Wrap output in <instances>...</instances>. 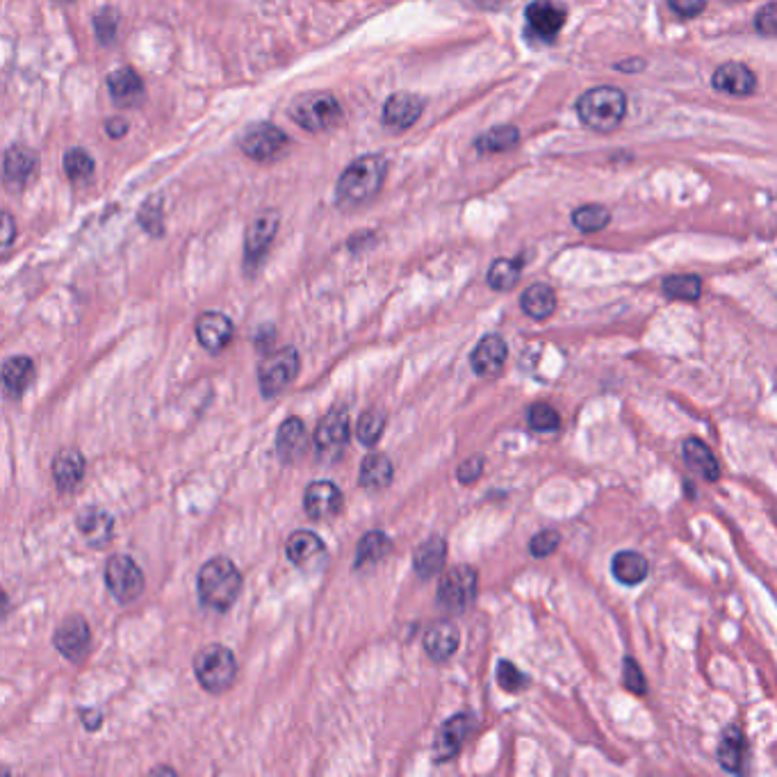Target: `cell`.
I'll use <instances>...</instances> for the list:
<instances>
[{"label": "cell", "mask_w": 777, "mask_h": 777, "mask_svg": "<svg viewBox=\"0 0 777 777\" xmlns=\"http://www.w3.org/2000/svg\"><path fill=\"white\" fill-rule=\"evenodd\" d=\"M60 3H71V0H60Z\"/></svg>", "instance_id": "obj_53"}, {"label": "cell", "mask_w": 777, "mask_h": 777, "mask_svg": "<svg viewBox=\"0 0 777 777\" xmlns=\"http://www.w3.org/2000/svg\"><path fill=\"white\" fill-rule=\"evenodd\" d=\"M424 101L415 94H392L388 101L383 103V124L395 130L411 128L417 119L422 117Z\"/></svg>", "instance_id": "obj_17"}, {"label": "cell", "mask_w": 777, "mask_h": 777, "mask_svg": "<svg viewBox=\"0 0 777 777\" xmlns=\"http://www.w3.org/2000/svg\"><path fill=\"white\" fill-rule=\"evenodd\" d=\"M711 85H714L718 92L730 96H750L757 89V76L746 64L725 62L716 69L714 78H711Z\"/></svg>", "instance_id": "obj_18"}, {"label": "cell", "mask_w": 777, "mask_h": 777, "mask_svg": "<svg viewBox=\"0 0 777 777\" xmlns=\"http://www.w3.org/2000/svg\"><path fill=\"white\" fill-rule=\"evenodd\" d=\"M561 543V534L554 529H545L541 531V534H536L534 538H531V545H529V552L531 556H536V559H545V556L554 554L556 547H559Z\"/></svg>", "instance_id": "obj_44"}, {"label": "cell", "mask_w": 777, "mask_h": 777, "mask_svg": "<svg viewBox=\"0 0 777 777\" xmlns=\"http://www.w3.org/2000/svg\"><path fill=\"white\" fill-rule=\"evenodd\" d=\"M32 379H35V363L28 356H14L3 365V383L10 397H21Z\"/></svg>", "instance_id": "obj_31"}, {"label": "cell", "mask_w": 777, "mask_h": 777, "mask_svg": "<svg viewBox=\"0 0 777 777\" xmlns=\"http://www.w3.org/2000/svg\"><path fill=\"white\" fill-rule=\"evenodd\" d=\"M278 231V212L265 210L253 219L247 231V240H244V258H247V267L258 265L265 258V253L272 247L274 237Z\"/></svg>", "instance_id": "obj_11"}, {"label": "cell", "mask_w": 777, "mask_h": 777, "mask_svg": "<svg viewBox=\"0 0 777 777\" xmlns=\"http://www.w3.org/2000/svg\"><path fill=\"white\" fill-rule=\"evenodd\" d=\"M661 288H664V294L670 299L698 301L702 294V281L693 274H677V276H668Z\"/></svg>", "instance_id": "obj_37"}, {"label": "cell", "mask_w": 777, "mask_h": 777, "mask_svg": "<svg viewBox=\"0 0 777 777\" xmlns=\"http://www.w3.org/2000/svg\"><path fill=\"white\" fill-rule=\"evenodd\" d=\"M447 545L443 538L433 536L427 543H422L413 554V568L422 579H431L440 568L445 566Z\"/></svg>", "instance_id": "obj_28"}, {"label": "cell", "mask_w": 777, "mask_h": 777, "mask_svg": "<svg viewBox=\"0 0 777 777\" xmlns=\"http://www.w3.org/2000/svg\"><path fill=\"white\" fill-rule=\"evenodd\" d=\"M78 529L89 545L103 547L112 538V518L103 509H85L78 515Z\"/></svg>", "instance_id": "obj_29"}, {"label": "cell", "mask_w": 777, "mask_h": 777, "mask_svg": "<svg viewBox=\"0 0 777 777\" xmlns=\"http://www.w3.org/2000/svg\"><path fill=\"white\" fill-rule=\"evenodd\" d=\"M520 142V130L515 126H495L477 137V151L481 153H502L513 149Z\"/></svg>", "instance_id": "obj_34"}, {"label": "cell", "mask_w": 777, "mask_h": 777, "mask_svg": "<svg viewBox=\"0 0 777 777\" xmlns=\"http://www.w3.org/2000/svg\"><path fill=\"white\" fill-rule=\"evenodd\" d=\"M668 5L670 10L677 16H682V19H693V16H698L705 10L707 0H668Z\"/></svg>", "instance_id": "obj_49"}, {"label": "cell", "mask_w": 777, "mask_h": 777, "mask_svg": "<svg viewBox=\"0 0 777 777\" xmlns=\"http://www.w3.org/2000/svg\"><path fill=\"white\" fill-rule=\"evenodd\" d=\"M527 19V35L536 37L538 42L550 44L556 35L566 26L568 12L566 7L554 3V0H534L525 12Z\"/></svg>", "instance_id": "obj_10"}, {"label": "cell", "mask_w": 777, "mask_h": 777, "mask_svg": "<svg viewBox=\"0 0 777 777\" xmlns=\"http://www.w3.org/2000/svg\"><path fill=\"white\" fill-rule=\"evenodd\" d=\"M83 718L87 730H96L98 723H101V714H98V711H83Z\"/></svg>", "instance_id": "obj_52"}, {"label": "cell", "mask_w": 777, "mask_h": 777, "mask_svg": "<svg viewBox=\"0 0 777 777\" xmlns=\"http://www.w3.org/2000/svg\"><path fill=\"white\" fill-rule=\"evenodd\" d=\"M64 171L73 183H83L94 174V158L83 149H71L64 153Z\"/></svg>", "instance_id": "obj_39"}, {"label": "cell", "mask_w": 777, "mask_h": 777, "mask_svg": "<svg viewBox=\"0 0 777 777\" xmlns=\"http://www.w3.org/2000/svg\"><path fill=\"white\" fill-rule=\"evenodd\" d=\"M139 224H142L151 235H162V206L155 201H149L139 212Z\"/></svg>", "instance_id": "obj_47"}, {"label": "cell", "mask_w": 777, "mask_h": 777, "mask_svg": "<svg viewBox=\"0 0 777 777\" xmlns=\"http://www.w3.org/2000/svg\"><path fill=\"white\" fill-rule=\"evenodd\" d=\"M392 550L390 538L383 534V531H370L361 538L356 550V566H370V563H376L381 559H386L388 552Z\"/></svg>", "instance_id": "obj_35"}, {"label": "cell", "mask_w": 777, "mask_h": 777, "mask_svg": "<svg viewBox=\"0 0 777 777\" xmlns=\"http://www.w3.org/2000/svg\"><path fill=\"white\" fill-rule=\"evenodd\" d=\"M196 588H199L203 607L212 611H226L240 595V570L233 566V561L224 559V556H215L199 570Z\"/></svg>", "instance_id": "obj_2"}, {"label": "cell", "mask_w": 777, "mask_h": 777, "mask_svg": "<svg viewBox=\"0 0 777 777\" xmlns=\"http://www.w3.org/2000/svg\"><path fill=\"white\" fill-rule=\"evenodd\" d=\"M481 472H484V458L481 456H472L468 458V461L461 463V468H458V481L461 484H474L481 477Z\"/></svg>", "instance_id": "obj_48"}, {"label": "cell", "mask_w": 777, "mask_h": 777, "mask_svg": "<svg viewBox=\"0 0 777 777\" xmlns=\"http://www.w3.org/2000/svg\"><path fill=\"white\" fill-rule=\"evenodd\" d=\"M386 174L388 160L379 153L363 155V158L354 160L338 178V187H335L338 203L342 208H356L363 206V203H370L379 196Z\"/></svg>", "instance_id": "obj_1"}, {"label": "cell", "mask_w": 777, "mask_h": 777, "mask_svg": "<svg viewBox=\"0 0 777 777\" xmlns=\"http://www.w3.org/2000/svg\"><path fill=\"white\" fill-rule=\"evenodd\" d=\"M288 559L294 563V566L306 570V572H317L324 568L326 563V547L322 543V538L313 534V531L299 529L288 538Z\"/></svg>", "instance_id": "obj_12"}, {"label": "cell", "mask_w": 777, "mask_h": 777, "mask_svg": "<svg viewBox=\"0 0 777 777\" xmlns=\"http://www.w3.org/2000/svg\"><path fill=\"white\" fill-rule=\"evenodd\" d=\"M497 682H500L504 691L520 693L529 686V677L522 673L520 668H515L511 661H500V666H497Z\"/></svg>", "instance_id": "obj_42"}, {"label": "cell", "mask_w": 777, "mask_h": 777, "mask_svg": "<svg viewBox=\"0 0 777 777\" xmlns=\"http://www.w3.org/2000/svg\"><path fill=\"white\" fill-rule=\"evenodd\" d=\"M520 306L529 317H534V320H547L556 310V294L550 285L534 283L522 292Z\"/></svg>", "instance_id": "obj_30"}, {"label": "cell", "mask_w": 777, "mask_h": 777, "mask_svg": "<svg viewBox=\"0 0 777 777\" xmlns=\"http://www.w3.org/2000/svg\"><path fill=\"white\" fill-rule=\"evenodd\" d=\"M306 427L299 417H288L281 424V429L276 433V452L285 463L297 461V458L306 452Z\"/></svg>", "instance_id": "obj_24"}, {"label": "cell", "mask_w": 777, "mask_h": 777, "mask_svg": "<svg viewBox=\"0 0 777 777\" xmlns=\"http://www.w3.org/2000/svg\"><path fill=\"white\" fill-rule=\"evenodd\" d=\"M718 762L727 773H741L746 762V736L736 725L725 727L721 746H718Z\"/></svg>", "instance_id": "obj_27"}, {"label": "cell", "mask_w": 777, "mask_h": 777, "mask_svg": "<svg viewBox=\"0 0 777 777\" xmlns=\"http://www.w3.org/2000/svg\"><path fill=\"white\" fill-rule=\"evenodd\" d=\"M14 240V219L12 215H5L3 217V247L7 249Z\"/></svg>", "instance_id": "obj_51"}, {"label": "cell", "mask_w": 777, "mask_h": 777, "mask_svg": "<svg viewBox=\"0 0 777 777\" xmlns=\"http://www.w3.org/2000/svg\"><path fill=\"white\" fill-rule=\"evenodd\" d=\"M392 474H395V470H392V463L386 454H370L365 456L358 481L367 490H383L390 486Z\"/></svg>", "instance_id": "obj_32"}, {"label": "cell", "mask_w": 777, "mask_h": 777, "mask_svg": "<svg viewBox=\"0 0 777 777\" xmlns=\"http://www.w3.org/2000/svg\"><path fill=\"white\" fill-rule=\"evenodd\" d=\"M196 680L210 693H222L231 689L237 675L233 652L224 645H208L194 657Z\"/></svg>", "instance_id": "obj_5"}, {"label": "cell", "mask_w": 777, "mask_h": 777, "mask_svg": "<svg viewBox=\"0 0 777 777\" xmlns=\"http://www.w3.org/2000/svg\"><path fill=\"white\" fill-rule=\"evenodd\" d=\"M623 666H625V668H623V684H625V689H627L629 693H634V695H645V693H648V680H645L643 670H641L639 664H636V659L625 657Z\"/></svg>", "instance_id": "obj_43"}, {"label": "cell", "mask_w": 777, "mask_h": 777, "mask_svg": "<svg viewBox=\"0 0 777 777\" xmlns=\"http://www.w3.org/2000/svg\"><path fill=\"white\" fill-rule=\"evenodd\" d=\"M89 639H92V636H89V627L85 623V618L71 616L57 627L53 643L55 648L60 650L62 657H67L71 661H80L87 654Z\"/></svg>", "instance_id": "obj_16"}, {"label": "cell", "mask_w": 777, "mask_h": 777, "mask_svg": "<svg viewBox=\"0 0 777 777\" xmlns=\"http://www.w3.org/2000/svg\"><path fill=\"white\" fill-rule=\"evenodd\" d=\"M424 650L433 661L452 659L458 650V629L449 620L433 623L424 634Z\"/></svg>", "instance_id": "obj_20"}, {"label": "cell", "mask_w": 777, "mask_h": 777, "mask_svg": "<svg viewBox=\"0 0 777 777\" xmlns=\"http://www.w3.org/2000/svg\"><path fill=\"white\" fill-rule=\"evenodd\" d=\"M627 98L618 87H595L579 96L577 117L584 126L597 133H609L616 130L620 121L625 119Z\"/></svg>", "instance_id": "obj_3"}, {"label": "cell", "mask_w": 777, "mask_h": 777, "mask_svg": "<svg viewBox=\"0 0 777 777\" xmlns=\"http://www.w3.org/2000/svg\"><path fill=\"white\" fill-rule=\"evenodd\" d=\"M290 119L310 133H322L342 117L338 98L329 92H306L290 103Z\"/></svg>", "instance_id": "obj_4"}, {"label": "cell", "mask_w": 777, "mask_h": 777, "mask_svg": "<svg viewBox=\"0 0 777 777\" xmlns=\"http://www.w3.org/2000/svg\"><path fill=\"white\" fill-rule=\"evenodd\" d=\"M349 443V415L345 411H333L317 424L315 447L324 458H335Z\"/></svg>", "instance_id": "obj_13"}, {"label": "cell", "mask_w": 777, "mask_h": 777, "mask_svg": "<svg viewBox=\"0 0 777 777\" xmlns=\"http://www.w3.org/2000/svg\"><path fill=\"white\" fill-rule=\"evenodd\" d=\"M288 146L290 137L278 126L269 124V121L251 124L240 137V149L244 151V155H249V158L256 162H272L281 158Z\"/></svg>", "instance_id": "obj_6"}, {"label": "cell", "mask_w": 777, "mask_h": 777, "mask_svg": "<svg viewBox=\"0 0 777 777\" xmlns=\"http://www.w3.org/2000/svg\"><path fill=\"white\" fill-rule=\"evenodd\" d=\"M506 356H509V347H506L504 338H500V335H486L472 354L474 372L479 376L500 374L506 363Z\"/></svg>", "instance_id": "obj_19"}, {"label": "cell", "mask_w": 777, "mask_h": 777, "mask_svg": "<svg viewBox=\"0 0 777 777\" xmlns=\"http://www.w3.org/2000/svg\"><path fill=\"white\" fill-rule=\"evenodd\" d=\"M105 133H108V135L114 137V139L124 137V135L128 133V121H126V119H121V117L110 119L108 124H105Z\"/></svg>", "instance_id": "obj_50"}, {"label": "cell", "mask_w": 777, "mask_h": 777, "mask_svg": "<svg viewBox=\"0 0 777 777\" xmlns=\"http://www.w3.org/2000/svg\"><path fill=\"white\" fill-rule=\"evenodd\" d=\"M196 338H199L201 347L208 349L210 354H219V351H224L231 345L233 322L228 320L224 313L208 310V313L199 315V320H196Z\"/></svg>", "instance_id": "obj_14"}, {"label": "cell", "mask_w": 777, "mask_h": 777, "mask_svg": "<svg viewBox=\"0 0 777 777\" xmlns=\"http://www.w3.org/2000/svg\"><path fill=\"white\" fill-rule=\"evenodd\" d=\"M299 372V354L294 347H283L258 367V386L263 397H276L290 386Z\"/></svg>", "instance_id": "obj_7"}, {"label": "cell", "mask_w": 777, "mask_h": 777, "mask_svg": "<svg viewBox=\"0 0 777 777\" xmlns=\"http://www.w3.org/2000/svg\"><path fill=\"white\" fill-rule=\"evenodd\" d=\"M470 727H472V718L468 714L452 716L443 727H440L438 739H436L438 762H447V759H452L456 752L461 750Z\"/></svg>", "instance_id": "obj_21"}, {"label": "cell", "mask_w": 777, "mask_h": 777, "mask_svg": "<svg viewBox=\"0 0 777 777\" xmlns=\"http://www.w3.org/2000/svg\"><path fill=\"white\" fill-rule=\"evenodd\" d=\"M755 28L759 35L777 37V0L764 5L755 16Z\"/></svg>", "instance_id": "obj_46"}, {"label": "cell", "mask_w": 777, "mask_h": 777, "mask_svg": "<svg viewBox=\"0 0 777 777\" xmlns=\"http://www.w3.org/2000/svg\"><path fill=\"white\" fill-rule=\"evenodd\" d=\"M304 509L313 520H329L342 511V493L333 481H315L306 488Z\"/></svg>", "instance_id": "obj_15"}, {"label": "cell", "mask_w": 777, "mask_h": 777, "mask_svg": "<svg viewBox=\"0 0 777 777\" xmlns=\"http://www.w3.org/2000/svg\"><path fill=\"white\" fill-rule=\"evenodd\" d=\"M83 474L85 458L78 449H62V452L53 458V479L62 493H69V490L76 488L80 479H83Z\"/></svg>", "instance_id": "obj_23"}, {"label": "cell", "mask_w": 777, "mask_h": 777, "mask_svg": "<svg viewBox=\"0 0 777 777\" xmlns=\"http://www.w3.org/2000/svg\"><path fill=\"white\" fill-rule=\"evenodd\" d=\"M611 222V212L604 206H582L572 212V224L582 233H597L607 228Z\"/></svg>", "instance_id": "obj_38"}, {"label": "cell", "mask_w": 777, "mask_h": 777, "mask_svg": "<svg viewBox=\"0 0 777 777\" xmlns=\"http://www.w3.org/2000/svg\"><path fill=\"white\" fill-rule=\"evenodd\" d=\"M35 165V153L23 149V146H10L5 151V181L10 185H23L35 171Z\"/></svg>", "instance_id": "obj_33"}, {"label": "cell", "mask_w": 777, "mask_h": 777, "mask_svg": "<svg viewBox=\"0 0 777 777\" xmlns=\"http://www.w3.org/2000/svg\"><path fill=\"white\" fill-rule=\"evenodd\" d=\"M383 429H386V415L379 411H367L363 413L361 420H358V438H361V443L367 447H374L379 443Z\"/></svg>", "instance_id": "obj_40"}, {"label": "cell", "mask_w": 777, "mask_h": 777, "mask_svg": "<svg viewBox=\"0 0 777 777\" xmlns=\"http://www.w3.org/2000/svg\"><path fill=\"white\" fill-rule=\"evenodd\" d=\"M108 89H110V96L114 98V103L119 105H133L137 101H142L144 96L142 78L137 76L135 69H128V67L114 69L110 73Z\"/></svg>", "instance_id": "obj_25"}, {"label": "cell", "mask_w": 777, "mask_h": 777, "mask_svg": "<svg viewBox=\"0 0 777 777\" xmlns=\"http://www.w3.org/2000/svg\"><path fill=\"white\" fill-rule=\"evenodd\" d=\"M520 272H522L520 260H509V258L495 260L488 269V285L497 292L511 290L515 288V283L520 281Z\"/></svg>", "instance_id": "obj_36"}, {"label": "cell", "mask_w": 777, "mask_h": 777, "mask_svg": "<svg viewBox=\"0 0 777 777\" xmlns=\"http://www.w3.org/2000/svg\"><path fill=\"white\" fill-rule=\"evenodd\" d=\"M94 28H96L98 39H101L103 44L114 42V35H117V28H119V14L110 10V7H105V10L96 14Z\"/></svg>", "instance_id": "obj_45"}, {"label": "cell", "mask_w": 777, "mask_h": 777, "mask_svg": "<svg viewBox=\"0 0 777 777\" xmlns=\"http://www.w3.org/2000/svg\"><path fill=\"white\" fill-rule=\"evenodd\" d=\"M529 427L538 433H552L561 427V415L550 404H534L529 408Z\"/></svg>", "instance_id": "obj_41"}, {"label": "cell", "mask_w": 777, "mask_h": 777, "mask_svg": "<svg viewBox=\"0 0 777 777\" xmlns=\"http://www.w3.org/2000/svg\"><path fill=\"white\" fill-rule=\"evenodd\" d=\"M611 572L620 584L625 586H639L648 579L650 563L639 552H618L611 561Z\"/></svg>", "instance_id": "obj_26"}, {"label": "cell", "mask_w": 777, "mask_h": 777, "mask_svg": "<svg viewBox=\"0 0 777 777\" xmlns=\"http://www.w3.org/2000/svg\"><path fill=\"white\" fill-rule=\"evenodd\" d=\"M105 584H108L110 593L117 597V602L128 604L142 595L144 575L130 556L119 554L112 556L108 566H105Z\"/></svg>", "instance_id": "obj_8"}, {"label": "cell", "mask_w": 777, "mask_h": 777, "mask_svg": "<svg viewBox=\"0 0 777 777\" xmlns=\"http://www.w3.org/2000/svg\"><path fill=\"white\" fill-rule=\"evenodd\" d=\"M477 595V570L456 566L445 572L438 586V602L449 611H465Z\"/></svg>", "instance_id": "obj_9"}, {"label": "cell", "mask_w": 777, "mask_h": 777, "mask_svg": "<svg viewBox=\"0 0 777 777\" xmlns=\"http://www.w3.org/2000/svg\"><path fill=\"white\" fill-rule=\"evenodd\" d=\"M682 458H684V463L689 465L695 474H700L702 479L718 481V477H721V465H718L714 452H711V449L698 438L684 440Z\"/></svg>", "instance_id": "obj_22"}]
</instances>
